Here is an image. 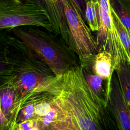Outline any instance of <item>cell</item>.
<instances>
[{
    "instance_id": "obj_3",
    "label": "cell",
    "mask_w": 130,
    "mask_h": 130,
    "mask_svg": "<svg viewBox=\"0 0 130 130\" xmlns=\"http://www.w3.org/2000/svg\"><path fill=\"white\" fill-rule=\"evenodd\" d=\"M34 25L53 32L46 11L33 0H0V29Z\"/></svg>"
},
{
    "instance_id": "obj_6",
    "label": "cell",
    "mask_w": 130,
    "mask_h": 130,
    "mask_svg": "<svg viewBox=\"0 0 130 130\" xmlns=\"http://www.w3.org/2000/svg\"><path fill=\"white\" fill-rule=\"evenodd\" d=\"M108 81L105 101L111 111L119 130H130V112L114 74Z\"/></svg>"
},
{
    "instance_id": "obj_9",
    "label": "cell",
    "mask_w": 130,
    "mask_h": 130,
    "mask_svg": "<svg viewBox=\"0 0 130 130\" xmlns=\"http://www.w3.org/2000/svg\"><path fill=\"white\" fill-rule=\"evenodd\" d=\"M92 69L93 74L101 77L103 80L110 81L114 71L113 58L108 51H100L92 58Z\"/></svg>"
},
{
    "instance_id": "obj_5",
    "label": "cell",
    "mask_w": 130,
    "mask_h": 130,
    "mask_svg": "<svg viewBox=\"0 0 130 130\" xmlns=\"http://www.w3.org/2000/svg\"><path fill=\"white\" fill-rule=\"evenodd\" d=\"M100 7L99 27L96 41L99 51L105 50L112 55L113 70L126 63L124 51L119 34L114 25L109 0H98Z\"/></svg>"
},
{
    "instance_id": "obj_16",
    "label": "cell",
    "mask_w": 130,
    "mask_h": 130,
    "mask_svg": "<svg viewBox=\"0 0 130 130\" xmlns=\"http://www.w3.org/2000/svg\"><path fill=\"white\" fill-rule=\"evenodd\" d=\"M13 130H40L36 119H31L16 124Z\"/></svg>"
},
{
    "instance_id": "obj_12",
    "label": "cell",
    "mask_w": 130,
    "mask_h": 130,
    "mask_svg": "<svg viewBox=\"0 0 130 130\" xmlns=\"http://www.w3.org/2000/svg\"><path fill=\"white\" fill-rule=\"evenodd\" d=\"M85 17L91 30L98 31L100 21V7L98 0H87L85 5Z\"/></svg>"
},
{
    "instance_id": "obj_8",
    "label": "cell",
    "mask_w": 130,
    "mask_h": 130,
    "mask_svg": "<svg viewBox=\"0 0 130 130\" xmlns=\"http://www.w3.org/2000/svg\"><path fill=\"white\" fill-rule=\"evenodd\" d=\"M22 104L18 93L12 85L5 82L0 85V108L12 127Z\"/></svg>"
},
{
    "instance_id": "obj_15",
    "label": "cell",
    "mask_w": 130,
    "mask_h": 130,
    "mask_svg": "<svg viewBox=\"0 0 130 130\" xmlns=\"http://www.w3.org/2000/svg\"><path fill=\"white\" fill-rule=\"evenodd\" d=\"M83 73L89 86L99 96L102 98L103 92L102 81L103 79L100 76L89 73L84 66H83Z\"/></svg>"
},
{
    "instance_id": "obj_4",
    "label": "cell",
    "mask_w": 130,
    "mask_h": 130,
    "mask_svg": "<svg viewBox=\"0 0 130 130\" xmlns=\"http://www.w3.org/2000/svg\"><path fill=\"white\" fill-rule=\"evenodd\" d=\"M62 1L70 32V49L78 56L81 64L85 66L91 62L99 52L96 39L85 23L74 1Z\"/></svg>"
},
{
    "instance_id": "obj_1",
    "label": "cell",
    "mask_w": 130,
    "mask_h": 130,
    "mask_svg": "<svg viewBox=\"0 0 130 130\" xmlns=\"http://www.w3.org/2000/svg\"><path fill=\"white\" fill-rule=\"evenodd\" d=\"M57 77L55 95L64 103L76 130H112L107 103L89 86L82 64L72 66Z\"/></svg>"
},
{
    "instance_id": "obj_20",
    "label": "cell",
    "mask_w": 130,
    "mask_h": 130,
    "mask_svg": "<svg viewBox=\"0 0 130 130\" xmlns=\"http://www.w3.org/2000/svg\"><path fill=\"white\" fill-rule=\"evenodd\" d=\"M0 130H2V129H1V128H0Z\"/></svg>"
},
{
    "instance_id": "obj_14",
    "label": "cell",
    "mask_w": 130,
    "mask_h": 130,
    "mask_svg": "<svg viewBox=\"0 0 130 130\" xmlns=\"http://www.w3.org/2000/svg\"><path fill=\"white\" fill-rule=\"evenodd\" d=\"M111 7L122 23L130 31V13L119 0H109Z\"/></svg>"
},
{
    "instance_id": "obj_13",
    "label": "cell",
    "mask_w": 130,
    "mask_h": 130,
    "mask_svg": "<svg viewBox=\"0 0 130 130\" xmlns=\"http://www.w3.org/2000/svg\"><path fill=\"white\" fill-rule=\"evenodd\" d=\"M38 94L30 98L23 104L18 113L14 125L26 120L36 119L35 107Z\"/></svg>"
},
{
    "instance_id": "obj_19",
    "label": "cell",
    "mask_w": 130,
    "mask_h": 130,
    "mask_svg": "<svg viewBox=\"0 0 130 130\" xmlns=\"http://www.w3.org/2000/svg\"><path fill=\"white\" fill-rule=\"evenodd\" d=\"M119 1L130 13V0H119Z\"/></svg>"
},
{
    "instance_id": "obj_10",
    "label": "cell",
    "mask_w": 130,
    "mask_h": 130,
    "mask_svg": "<svg viewBox=\"0 0 130 130\" xmlns=\"http://www.w3.org/2000/svg\"><path fill=\"white\" fill-rule=\"evenodd\" d=\"M125 104L130 112V67L127 63L120 64L114 69Z\"/></svg>"
},
{
    "instance_id": "obj_7",
    "label": "cell",
    "mask_w": 130,
    "mask_h": 130,
    "mask_svg": "<svg viewBox=\"0 0 130 130\" xmlns=\"http://www.w3.org/2000/svg\"><path fill=\"white\" fill-rule=\"evenodd\" d=\"M33 1L47 12L52 26L53 33L59 36L70 48V32L62 0Z\"/></svg>"
},
{
    "instance_id": "obj_17",
    "label": "cell",
    "mask_w": 130,
    "mask_h": 130,
    "mask_svg": "<svg viewBox=\"0 0 130 130\" xmlns=\"http://www.w3.org/2000/svg\"><path fill=\"white\" fill-rule=\"evenodd\" d=\"M0 128L2 130H13L12 127L0 108Z\"/></svg>"
},
{
    "instance_id": "obj_11",
    "label": "cell",
    "mask_w": 130,
    "mask_h": 130,
    "mask_svg": "<svg viewBox=\"0 0 130 130\" xmlns=\"http://www.w3.org/2000/svg\"><path fill=\"white\" fill-rule=\"evenodd\" d=\"M111 10L113 21L124 51L126 63L130 67V31L122 23L111 7Z\"/></svg>"
},
{
    "instance_id": "obj_2",
    "label": "cell",
    "mask_w": 130,
    "mask_h": 130,
    "mask_svg": "<svg viewBox=\"0 0 130 130\" xmlns=\"http://www.w3.org/2000/svg\"><path fill=\"white\" fill-rule=\"evenodd\" d=\"M10 31L48 65L55 76L62 75L73 66V52L53 32L34 25L20 26Z\"/></svg>"
},
{
    "instance_id": "obj_18",
    "label": "cell",
    "mask_w": 130,
    "mask_h": 130,
    "mask_svg": "<svg viewBox=\"0 0 130 130\" xmlns=\"http://www.w3.org/2000/svg\"><path fill=\"white\" fill-rule=\"evenodd\" d=\"M76 3L77 6L78 7L79 11H80L82 16L84 14L85 5L87 0H73Z\"/></svg>"
}]
</instances>
